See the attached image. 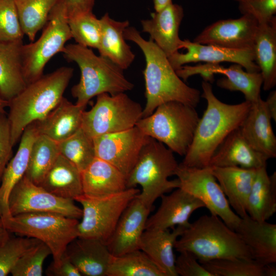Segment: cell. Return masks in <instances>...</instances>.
<instances>
[{
    "label": "cell",
    "instance_id": "obj_6",
    "mask_svg": "<svg viewBox=\"0 0 276 276\" xmlns=\"http://www.w3.org/2000/svg\"><path fill=\"white\" fill-rule=\"evenodd\" d=\"M173 153L164 144L150 137L127 177V188L140 185L142 191L137 196L151 210L157 198L179 187L177 178L169 179L175 175L179 165Z\"/></svg>",
    "mask_w": 276,
    "mask_h": 276
},
{
    "label": "cell",
    "instance_id": "obj_10",
    "mask_svg": "<svg viewBox=\"0 0 276 276\" xmlns=\"http://www.w3.org/2000/svg\"><path fill=\"white\" fill-rule=\"evenodd\" d=\"M140 192L134 187L99 198L83 194L77 197L75 200L82 206L81 221L77 226L78 237L97 239L106 244L122 213Z\"/></svg>",
    "mask_w": 276,
    "mask_h": 276
},
{
    "label": "cell",
    "instance_id": "obj_30",
    "mask_svg": "<svg viewBox=\"0 0 276 276\" xmlns=\"http://www.w3.org/2000/svg\"><path fill=\"white\" fill-rule=\"evenodd\" d=\"M23 40L0 41V97L8 103L27 85L23 72Z\"/></svg>",
    "mask_w": 276,
    "mask_h": 276
},
{
    "label": "cell",
    "instance_id": "obj_31",
    "mask_svg": "<svg viewBox=\"0 0 276 276\" xmlns=\"http://www.w3.org/2000/svg\"><path fill=\"white\" fill-rule=\"evenodd\" d=\"M51 193L74 200L83 195L80 170L61 154L45 175L39 185Z\"/></svg>",
    "mask_w": 276,
    "mask_h": 276
},
{
    "label": "cell",
    "instance_id": "obj_8",
    "mask_svg": "<svg viewBox=\"0 0 276 276\" xmlns=\"http://www.w3.org/2000/svg\"><path fill=\"white\" fill-rule=\"evenodd\" d=\"M2 220L9 233L35 238L47 245L54 265L60 263L68 244L78 237V219L57 213H25Z\"/></svg>",
    "mask_w": 276,
    "mask_h": 276
},
{
    "label": "cell",
    "instance_id": "obj_53",
    "mask_svg": "<svg viewBox=\"0 0 276 276\" xmlns=\"http://www.w3.org/2000/svg\"><path fill=\"white\" fill-rule=\"evenodd\" d=\"M7 107H8V102L0 97V112H5V108Z\"/></svg>",
    "mask_w": 276,
    "mask_h": 276
},
{
    "label": "cell",
    "instance_id": "obj_15",
    "mask_svg": "<svg viewBox=\"0 0 276 276\" xmlns=\"http://www.w3.org/2000/svg\"><path fill=\"white\" fill-rule=\"evenodd\" d=\"M258 21L249 14L218 20L206 27L193 42L234 49H253Z\"/></svg>",
    "mask_w": 276,
    "mask_h": 276
},
{
    "label": "cell",
    "instance_id": "obj_43",
    "mask_svg": "<svg viewBox=\"0 0 276 276\" xmlns=\"http://www.w3.org/2000/svg\"><path fill=\"white\" fill-rule=\"evenodd\" d=\"M24 35L14 1L0 0V41H22Z\"/></svg>",
    "mask_w": 276,
    "mask_h": 276
},
{
    "label": "cell",
    "instance_id": "obj_14",
    "mask_svg": "<svg viewBox=\"0 0 276 276\" xmlns=\"http://www.w3.org/2000/svg\"><path fill=\"white\" fill-rule=\"evenodd\" d=\"M150 137L137 127L93 139L96 157L111 164L127 178Z\"/></svg>",
    "mask_w": 276,
    "mask_h": 276
},
{
    "label": "cell",
    "instance_id": "obj_41",
    "mask_svg": "<svg viewBox=\"0 0 276 276\" xmlns=\"http://www.w3.org/2000/svg\"><path fill=\"white\" fill-rule=\"evenodd\" d=\"M41 241L29 237H10L0 245V276H6L18 260Z\"/></svg>",
    "mask_w": 276,
    "mask_h": 276
},
{
    "label": "cell",
    "instance_id": "obj_12",
    "mask_svg": "<svg viewBox=\"0 0 276 276\" xmlns=\"http://www.w3.org/2000/svg\"><path fill=\"white\" fill-rule=\"evenodd\" d=\"M175 175L179 180V188L202 201L211 215L219 217L235 231L241 217L229 205L210 167L198 168L179 164Z\"/></svg>",
    "mask_w": 276,
    "mask_h": 276
},
{
    "label": "cell",
    "instance_id": "obj_28",
    "mask_svg": "<svg viewBox=\"0 0 276 276\" xmlns=\"http://www.w3.org/2000/svg\"><path fill=\"white\" fill-rule=\"evenodd\" d=\"M38 135L34 122L25 128L20 137L17 151L5 169L0 183V218L2 219L11 216L8 206L9 195L26 173L31 148Z\"/></svg>",
    "mask_w": 276,
    "mask_h": 276
},
{
    "label": "cell",
    "instance_id": "obj_38",
    "mask_svg": "<svg viewBox=\"0 0 276 276\" xmlns=\"http://www.w3.org/2000/svg\"><path fill=\"white\" fill-rule=\"evenodd\" d=\"M59 153L80 170H84L96 157L93 139L81 127L66 140L58 143Z\"/></svg>",
    "mask_w": 276,
    "mask_h": 276
},
{
    "label": "cell",
    "instance_id": "obj_18",
    "mask_svg": "<svg viewBox=\"0 0 276 276\" xmlns=\"http://www.w3.org/2000/svg\"><path fill=\"white\" fill-rule=\"evenodd\" d=\"M160 198V205L156 212L148 217L145 229H172L177 226L187 228L190 224L192 214L205 207L202 201L180 188Z\"/></svg>",
    "mask_w": 276,
    "mask_h": 276
},
{
    "label": "cell",
    "instance_id": "obj_13",
    "mask_svg": "<svg viewBox=\"0 0 276 276\" xmlns=\"http://www.w3.org/2000/svg\"><path fill=\"white\" fill-rule=\"evenodd\" d=\"M8 206L11 216L50 212L79 220L82 215V209L75 204L74 200L58 197L34 183L25 175L11 190Z\"/></svg>",
    "mask_w": 276,
    "mask_h": 276
},
{
    "label": "cell",
    "instance_id": "obj_48",
    "mask_svg": "<svg viewBox=\"0 0 276 276\" xmlns=\"http://www.w3.org/2000/svg\"><path fill=\"white\" fill-rule=\"evenodd\" d=\"M45 273L48 276H81L78 268L72 263L68 257L64 254L60 263L54 265L52 263L47 268Z\"/></svg>",
    "mask_w": 276,
    "mask_h": 276
},
{
    "label": "cell",
    "instance_id": "obj_20",
    "mask_svg": "<svg viewBox=\"0 0 276 276\" xmlns=\"http://www.w3.org/2000/svg\"><path fill=\"white\" fill-rule=\"evenodd\" d=\"M235 231L249 248L252 259L265 265L276 263V224L241 218Z\"/></svg>",
    "mask_w": 276,
    "mask_h": 276
},
{
    "label": "cell",
    "instance_id": "obj_1",
    "mask_svg": "<svg viewBox=\"0 0 276 276\" xmlns=\"http://www.w3.org/2000/svg\"><path fill=\"white\" fill-rule=\"evenodd\" d=\"M124 37L135 43L145 58L143 73L146 104L143 118L152 114L160 105L170 101L197 106L201 96L199 90L185 83L171 65L168 57L153 40L145 39L139 31L130 26L125 30Z\"/></svg>",
    "mask_w": 276,
    "mask_h": 276
},
{
    "label": "cell",
    "instance_id": "obj_22",
    "mask_svg": "<svg viewBox=\"0 0 276 276\" xmlns=\"http://www.w3.org/2000/svg\"><path fill=\"white\" fill-rule=\"evenodd\" d=\"M231 207L241 218L247 215L248 196L257 169L240 167H210Z\"/></svg>",
    "mask_w": 276,
    "mask_h": 276
},
{
    "label": "cell",
    "instance_id": "obj_5",
    "mask_svg": "<svg viewBox=\"0 0 276 276\" xmlns=\"http://www.w3.org/2000/svg\"><path fill=\"white\" fill-rule=\"evenodd\" d=\"M62 52L67 61L75 62L80 70V80L71 88L78 105L86 107L91 99L103 93L113 95L134 87L123 69L108 58L97 55L89 48L76 43L68 44Z\"/></svg>",
    "mask_w": 276,
    "mask_h": 276
},
{
    "label": "cell",
    "instance_id": "obj_33",
    "mask_svg": "<svg viewBox=\"0 0 276 276\" xmlns=\"http://www.w3.org/2000/svg\"><path fill=\"white\" fill-rule=\"evenodd\" d=\"M246 211L249 217L258 221H267L276 212V172L269 175L266 166L257 169Z\"/></svg>",
    "mask_w": 276,
    "mask_h": 276
},
{
    "label": "cell",
    "instance_id": "obj_44",
    "mask_svg": "<svg viewBox=\"0 0 276 276\" xmlns=\"http://www.w3.org/2000/svg\"><path fill=\"white\" fill-rule=\"evenodd\" d=\"M242 14H249L259 24L270 21L276 13V0H244L239 3Z\"/></svg>",
    "mask_w": 276,
    "mask_h": 276
},
{
    "label": "cell",
    "instance_id": "obj_16",
    "mask_svg": "<svg viewBox=\"0 0 276 276\" xmlns=\"http://www.w3.org/2000/svg\"><path fill=\"white\" fill-rule=\"evenodd\" d=\"M182 49L184 53L178 52L168 57L169 62L176 71L187 63L206 62L219 64L229 62L241 65L248 72H260L255 61L253 49H234L211 44H202L183 40Z\"/></svg>",
    "mask_w": 276,
    "mask_h": 276
},
{
    "label": "cell",
    "instance_id": "obj_37",
    "mask_svg": "<svg viewBox=\"0 0 276 276\" xmlns=\"http://www.w3.org/2000/svg\"><path fill=\"white\" fill-rule=\"evenodd\" d=\"M107 276H165L148 256L137 249L113 256Z\"/></svg>",
    "mask_w": 276,
    "mask_h": 276
},
{
    "label": "cell",
    "instance_id": "obj_52",
    "mask_svg": "<svg viewBox=\"0 0 276 276\" xmlns=\"http://www.w3.org/2000/svg\"><path fill=\"white\" fill-rule=\"evenodd\" d=\"M172 3V0H153L155 11H157Z\"/></svg>",
    "mask_w": 276,
    "mask_h": 276
},
{
    "label": "cell",
    "instance_id": "obj_17",
    "mask_svg": "<svg viewBox=\"0 0 276 276\" xmlns=\"http://www.w3.org/2000/svg\"><path fill=\"white\" fill-rule=\"evenodd\" d=\"M151 211L137 195L130 201L106 243L112 256L140 249L141 238Z\"/></svg>",
    "mask_w": 276,
    "mask_h": 276
},
{
    "label": "cell",
    "instance_id": "obj_9",
    "mask_svg": "<svg viewBox=\"0 0 276 276\" xmlns=\"http://www.w3.org/2000/svg\"><path fill=\"white\" fill-rule=\"evenodd\" d=\"M143 108L125 93H103L97 96L92 108L83 112L81 128L90 139L126 130L143 118Z\"/></svg>",
    "mask_w": 276,
    "mask_h": 276
},
{
    "label": "cell",
    "instance_id": "obj_29",
    "mask_svg": "<svg viewBox=\"0 0 276 276\" xmlns=\"http://www.w3.org/2000/svg\"><path fill=\"white\" fill-rule=\"evenodd\" d=\"M100 20L101 37L97 49L99 55L108 58L123 70L128 68L135 59V54L124 37V31L129 26V21L116 20L107 13Z\"/></svg>",
    "mask_w": 276,
    "mask_h": 276
},
{
    "label": "cell",
    "instance_id": "obj_32",
    "mask_svg": "<svg viewBox=\"0 0 276 276\" xmlns=\"http://www.w3.org/2000/svg\"><path fill=\"white\" fill-rule=\"evenodd\" d=\"M253 50L255 61L263 78V87L269 90L276 85V18L259 24Z\"/></svg>",
    "mask_w": 276,
    "mask_h": 276
},
{
    "label": "cell",
    "instance_id": "obj_24",
    "mask_svg": "<svg viewBox=\"0 0 276 276\" xmlns=\"http://www.w3.org/2000/svg\"><path fill=\"white\" fill-rule=\"evenodd\" d=\"M271 120L265 101L261 98L251 103L247 116L239 127L250 145L268 159L276 157V137Z\"/></svg>",
    "mask_w": 276,
    "mask_h": 276
},
{
    "label": "cell",
    "instance_id": "obj_35",
    "mask_svg": "<svg viewBox=\"0 0 276 276\" xmlns=\"http://www.w3.org/2000/svg\"><path fill=\"white\" fill-rule=\"evenodd\" d=\"M59 154L57 142L38 134L31 148L25 176L39 185Z\"/></svg>",
    "mask_w": 276,
    "mask_h": 276
},
{
    "label": "cell",
    "instance_id": "obj_7",
    "mask_svg": "<svg viewBox=\"0 0 276 276\" xmlns=\"http://www.w3.org/2000/svg\"><path fill=\"white\" fill-rule=\"evenodd\" d=\"M200 118L195 107L178 101L158 106L150 115L141 119L136 126L144 134L180 156L188 152Z\"/></svg>",
    "mask_w": 276,
    "mask_h": 276
},
{
    "label": "cell",
    "instance_id": "obj_54",
    "mask_svg": "<svg viewBox=\"0 0 276 276\" xmlns=\"http://www.w3.org/2000/svg\"><path fill=\"white\" fill-rule=\"evenodd\" d=\"M234 1H236L237 2H238V3H240V2H242V1H243L244 0H234Z\"/></svg>",
    "mask_w": 276,
    "mask_h": 276
},
{
    "label": "cell",
    "instance_id": "obj_49",
    "mask_svg": "<svg viewBox=\"0 0 276 276\" xmlns=\"http://www.w3.org/2000/svg\"><path fill=\"white\" fill-rule=\"evenodd\" d=\"M271 119L276 122V91L273 90L268 95L265 101Z\"/></svg>",
    "mask_w": 276,
    "mask_h": 276
},
{
    "label": "cell",
    "instance_id": "obj_45",
    "mask_svg": "<svg viewBox=\"0 0 276 276\" xmlns=\"http://www.w3.org/2000/svg\"><path fill=\"white\" fill-rule=\"evenodd\" d=\"M176 258L175 268L177 275L213 276L198 261L192 253L183 251L179 252Z\"/></svg>",
    "mask_w": 276,
    "mask_h": 276
},
{
    "label": "cell",
    "instance_id": "obj_34",
    "mask_svg": "<svg viewBox=\"0 0 276 276\" xmlns=\"http://www.w3.org/2000/svg\"><path fill=\"white\" fill-rule=\"evenodd\" d=\"M243 68L236 63L227 68L220 66L218 64H211L209 71L213 75H224L217 81L218 87L230 91H239L244 95L245 101L254 103L261 98L263 78L260 72H248L244 71Z\"/></svg>",
    "mask_w": 276,
    "mask_h": 276
},
{
    "label": "cell",
    "instance_id": "obj_19",
    "mask_svg": "<svg viewBox=\"0 0 276 276\" xmlns=\"http://www.w3.org/2000/svg\"><path fill=\"white\" fill-rule=\"evenodd\" d=\"M184 16V10L172 3L151 13V18L141 20L142 31L169 57L182 49L183 40L179 30Z\"/></svg>",
    "mask_w": 276,
    "mask_h": 276
},
{
    "label": "cell",
    "instance_id": "obj_51",
    "mask_svg": "<svg viewBox=\"0 0 276 276\" xmlns=\"http://www.w3.org/2000/svg\"><path fill=\"white\" fill-rule=\"evenodd\" d=\"M264 276H275L276 266L275 263L269 264L264 265Z\"/></svg>",
    "mask_w": 276,
    "mask_h": 276
},
{
    "label": "cell",
    "instance_id": "obj_42",
    "mask_svg": "<svg viewBox=\"0 0 276 276\" xmlns=\"http://www.w3.org/2000/svg\"><path fill=\"white\" fill-rule=\"evenodd\" d=\"M51 254L49 247L40 242L18 260L10 273L13 276H41L44 261Z\"/></svg>",
    "mask_w": 276,
    "mask_h": 276
},
{
    "label": "cell",
    "instance_id": "obj_4",
    "mask_svg": "<svg viewBox=\"0 0 276 276\" xmlns=\"http://www.w3.org/2000/svg\"><path fill=\"white\" fill-rule=\"evenodd\" d=\"M174 248L192 253L200 263L221 259H252L237 233L212 215H202L190 223L176 240Z\"/></svg>",
    "mask_w": 276,
    "mask_h": 276
},
{
    "label": "cell",
    "instance_id": "obj_36",
    "mask_svg": "<svg viewBox=\"0 0 276 276\" xmlns=\"http://www.w3.org/2000/svg\"><path fill=\"white\" fill-rule=\"evenodd\" d=\"M21 29L29 40L34 41L38 31L46 25L57 0H14Z\"/></svg>",
    "mask_w": 276,
    "mask_h": 276
},
{
    "label": "cell",
    "instance_id": "obj_39",
    "mask_svg": "<svg viewBox=\"0 0 276 276\" xmlns=\"http://www.w3.org/2000/svg\"><path fill=\"white\" fill-rule=\"evenodd\" d=\"M72 38L76 43L89 48L98 49L101 37V25L93 11L68 19Z\"/></svg>",
    "mask_w": 276,
    "mask_h": 276
},
{
    "label": "cell",
    "instance_id": "obj_3",
    "mask_svg": "<svg viewBox=\"0 0 276 276\" xmlns=\"http://www.w3.org/2000/svg\"><path fill=\"white\" fill-rule=\"evenodd\" d=\"M74 73L62 66L27 84L8 103L11 142L14 146L32 123L45 117L61 100Z\"/></svg>",
    "mask_w": 276,
    "mask_h": 276
},
{
    "label": "cell",
    "instance_id": "obj_40",
    "mask_svg": "<svg viewBox=\"0 0 276 276\" xmlns=\"http://www.w3.org/2000/svg\"><path fill=\"white\" fill-rule=\"evenodd\" d=\"M201 264L213 276H264V265L253 259H221Z\"/></svg>",
    "mask_w": 276,
    "mask_h": 276
},
{
    "label": "cell",
    "instance_id": "obj_47",
    "mask_svg": "<svg viewBox=\"0 0 276 276\" xmlns=\"http://www.w3.org/2000/svg\"><path fill=\"white\" fill-rule=\"evenodd\" d=\"M69 19L79 14L93 11L95 0H58Z\"/></svg>",
    "mask_w": 276,
    "mask_h": 276
},
{
    "label": "cell",
    "instance_id": "obj_11",
    "mask_svg": "<svg viewBox=\"0 0 276 276\" xmlns=\"http://www.w3.org/2000/svg\"><path fill=\"white\" fill-rule=\"evenodd\" d=\"M72 35L64 8L57 1L39 38L22 48L24 75L27 84L43 75L44 67L56 54L62 52Z\"/></svg>",
    "mask_w": 276,
    "mask_h": 276
},
{
    "label": "cell",
    "instance_id": "obj_46",
    "mask_svg": "<svg viewBox=\"0 0 276 276\" xmlns=\"http://www.w3.org/2000/svg\"><path fill=\"white\" fill-rule=\"evenodd\" d=\"M13 147L7 114L6 112H0V183L5 169L11 158Z\"/></svg>",
    "mask_w": 276,
    "mask_h": 276
},
{
    "label": "cell",
    "instance_id": "obj_25",
    "mask_svg": "<svg viewBox=\"0 0 276 276\" xmlns=\"http://www.w3.org/2000/svg\"><path fill=\"white\" fill-rule=\"evenodd\" d=\"M85 107L63 97L45 117L34 122L38 134L57 143L66 140L81 128Z\"/></svg>",
    "mask_w": 276,
    "mask_h": 276
},
{
    "label": "cell",
    "instance_id": "obj_2",
    "mask_svg": "<svg viewBox=\"0 0 276 276\" xmlns=\"http://www.w3.org/2000/svg\"><path fill=\"white\" fill-rule=\"evenodd\" d=\"M201 86V97L206 100L207 107L180 163L188 167H209L218 148L233 131L241 126L251 105L247 101L236 104L223 103L214 95L211 83L203 80Z\"/></svg>",
    "mask_w": 276,
    "mask_h": 276
},
{
    "label": "cell",
    "instance_id": "obj_23",
    "mask_svg": "<svg viewBox=\"0 0 276 276\" xmlns=\"http://www.w3.org/2000/svg\"><path fill=\"white\" fill-rule=\"evenodd\" d=\"M268 159L250 145L238 127L218 148L209 167L236 166L257 169L266 166Z\"/></svg>",
    "mask_w": 276,
    "mask_h": 276
},
{
    "label": "cell",
    "instance_id": "obj_21",
    "mask_svg": "<svg viewBox=\"0 0 276 276\" xmlns=\"http://www.w3.org/2000/svg\"><path fill=\"white\" fill-rule=\"evenodd\" d=\"M82 275L107 276L113 256L107 244L95 238L77 237L64 252Z\"/></svg>",
    "mask_w": 276,
    "mask_h": 276
},
{
    "label": "cell",
    "instance_id": "obj_50",
    "mask_svg": "<svg viewBox=\"0 0 276 276\" xmlns=\"http://www.w3.org/2000/svg\"><path fill=\"white\" fill-rule=\"evenodd\" d=\"M10 237L9 232L5 228L0 218V245L6 242Z\"/></svg>",
    "mask_w": 276,
    "mask_h": 276
},
{
    "label": "cell",
    "instance_id": "obj_27",
    "mask_svg": "<svg viewBox=\"0 0 276 276\" xmlns=\"http://www.w3.org/2000/svg\"><path fill=\"white\" fill-rule=\"evenodd\" d=\"M186 227L177 226L170 229H145L140 249L144 251L165 276H178L175 268V242Z\"/></svg>",
    "mask_w": 276,
    "mask_h": 276
},
{
    "label": "cell",
    "instance_id": "obj_26",
    "mask_svg": "<svg viewBox=\"0 0 276 276\" xmlns=\"http://www.w3.org/2000/svg\"><path fill=\"white\" fill-rule=\"evenodd\" d=\"M81 174L83 194L90 198L102 197L127 189L126 177L111 164L97 157Z\"/></svg>",
    "mask_w": 276,
    "mask_h": 276
}]
</instances>
